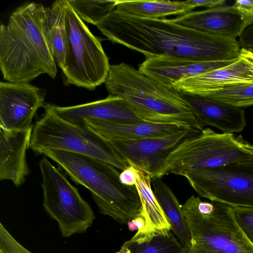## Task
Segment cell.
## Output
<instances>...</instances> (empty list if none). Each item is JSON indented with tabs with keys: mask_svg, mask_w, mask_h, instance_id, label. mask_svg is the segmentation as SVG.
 <instances>
[{
	"mask_svg": "<svg viewBox=\"0 0 253 253\" xmlns=\"http://www.w3.org/2000/svg\"><path fill=\"white\" fill-rule=\"evenodd\" d=\"M135 168L138 172L135 186L141 207L138 214L127 224L128 229L142 233L170 231L171 225L151 189L150 175Z\"/></svg>",
	"mask_w": 253,
	"mask_h": 253,
	"instance_id": "20",
	"label": "cell"
},
{
	"mask_svg": "<svg viewBox=\"0 0 253 253\" xmlns=\"http://www.w3.org/2000/svg\"><path fill=\"white\" fill-rule=\"evenodd\" d=\"M237 59L202 61L174 56H156L146 58L139 66L138 70L160 83L173 86L179 81L222 68Z\"/></svg>",
	"mask_w": 253,
	"mask_h": 253,
	"instance_id": "15",
	"label": "cell"
},
{
	"mask_svg": "<svg viewBox=\"0 0 253 253\" xmlns=\"http://www.w3.org/2000/svg\"><path fill=\"white\" fill-rule=\"evenodd\" d=\"M42 154L56 163L73 181L90 191L101 214L126 224L139 213L141 203L135 185L123 184L121 172L113 165L61 150H46Z\"/></svg>",
	"mask_w": 253,
	"mask_h": 253,
	"instance_id": "4",
	"label": "cell"
},
{
	"mask_svg": "<svg viewBox=\"0 0 253 253\" xmlns=\"http://www.w3.org/2000/svg\"><path fill=\"white\" fill-rule=\"evenodd\" d=\"M42 176L43 207L58 223L64 237L84 233L95 218L89 204L68 181L60 169L45 157L39 163Z\"/></svg>",
	"mask_w": 253,
	"mask_h": 253,
	"instance_id": "9",
	"label": "cell"
},
{
	"mask_svg": "<svg viewBox=\"0 0 253 253\" xmlns=\"http://www.w3.org/2000/svg\"><path fill=\"white\" fill-rule=\"evenodd\" d=\"M253 82V51L241 48L239 56L222 68L179 81L178 91L203 96L232 85Z\"/></svg>",
	"mask_w": 253,
	"mask_h": 253,
	"instance_id": "13",
	"label": "cell"
},
{
	"mask_svg": "<svg viewBox=\"0 0 253 253\" xmlns=\"http://www.w3.org/2000/svg\"><path fill=\"white\" fill-rule=\"evenodd\" d=\"M190 2L196 7L202 6L212 8L225 4L226 1L224 0H189Z\"/></svg>",
	"mask_w": 253,
	"mask_h": 253,
	"instance_id": "32",
	"label": "cell"
},
{
	"mask_svg": "<svg viewBox=\"0 0 253 253\" xmlns=\"http://www.w3.org/2000/svg\"><path fill=\"white\" fill-rule=\"evenodd\" d=\"M200 196L231 207L253 208V159L212 169L184 172Z\"/></svg>",
	"mask_w": 253,
	"mask_h": 253,
	"instance_id": "10",
	"label": "cell"
},
{
	"mask_svg": "<svg viewBox=\"0 0 253 253\" xmlns=\"http://www.w3.org/2000/svg\"><path fill=\"white\" fill-rule=\"evenodd\" d=\"M44 91L28 83L0 82V126L12 130L33 127L38 110L44 107Z\"/></svg>",
	"mask_w": 253,
	"mask_h": 253,
	"instance_id": "12",
	"label": "cell"
},
{
	"mask_svg": "<svg viewBox=\"0 0 253 253\" xmlns=\"http://www.w3.org/2000/svg\"><path fill=\"white\" fill-rule=\"evenodd\" d=\"M250 50H252V51H253V49H250Z\"/></svg>",
	"mask_w": 253,
	"mask_h": 253,
	"instance_id": "33",
	"label": "cell"
},
{
	"mask_svg": "<svg viewBox=\"0 0 253 253\" xmlns=\"http://www.w3.org/2000/svg\"><path fill=\"white\" fill-rule=\"evenodd\" d=\"M82 123H84L91 129L108 140L163 137L189 129H194L181 124H163L146 121L123 122L85 119L76 125Z\"/></svg>",
	"mask_w": 253,
	"mask_h": 253,
	"instance_id": "18",
	"label": "cell"
},
{
	"mask_svg": "<svg viewBox=\"0 0 253 253\" xmlns=\"http://www.w3.org/2000/svg\"><path fill=\"white\" fill-rule=\"evenodd\" d=\"M151 183L154 195L171 225V230L186 252L191 247V236L181 205L161 177L152 178Z\"/></svg>",
	"mask_w": 253,
	"mask_h": 253,
	"instance_id": "22",
	"label": "cell"
},
{
	"mask_svg": "<svg viewBox=\"0 0 253 253\" xmlns=\"http://www.w3.org/2000/svg\"><path fill=\"white\" fill-rule=\"evenodd\" d=\"M138 177V172L135 167L130 165L122 170L119 176L121 183L126 186H135Z\"/></svg>",
	"mask_w": 253,
	"mask_h": 253,
	"instance_id": "29",
	"label": "cell"
},
{
	"mask_svg": "<svg viewBox=\"0 0 253 253\" xmlns=\"http://www.w3.org/2000/svg\"><path fill=\"white\" fill-rule=\"evenodd\" d=\"M48 104L57 116L75 124L85 119L123 122L144 121L120 97L108 95L103 99L68 107Z\"/></svg>",
	"mask_w": 253,
	"mask_h": 253,
	"instance_id": "16",
	"label": "cell"
},
{
	"mask_svg": "<svg viewBox=\"0 0 253 253\" xmlns=\"http://www.w3.org/2000/svg\"><path fill=\"white\" fill-rule=\"evenodd\" d=\"M202 96L242 108L248 107L253 105V82L228 86Z\"/></svg>",
	"mask_w": 253,
	"mask_h": 253,
	"instance_id": "26",
	"label": "cell"
},
{
	"mask_svg": "<svg viewBox=\"0 0 253 253\" xmlns=\"http://www.w3.org/2000/svg\"><path fill=\"white\" fill-rule=\"evenodd\" d=\"M116 10L131 16L162 19L171 15L186 14L196 8L189 1L117 0Z\"/></svg>",
	"mask_w": 253,
	"mask_h": 253,
	"instance_id": "23",
	"label": "cell"
},
{
	"mask_svg": "<svg viewBox=\"0 0 253 253\" xmlns=\"http://www.w3.org/2000/svg\"><path fill=\"white\" fill-rule=\"evenodd\" d=\"M179 92L194 115L204 125L216 127L225 133L241 132L246 126L243 108L202 96Z\"/></svg>",
	"mask_w": 253,
	"mask_h": 253,
	"instance_id": "19",
	"label": "cell"
},
{
	"mask_svg": "<svg viewBox=\"0 0 253 253\" xmlns=\"http://www.w3.org/2000/svg\"><path fill=\"white\" fill-rule=\"evenodd\" d=\"M231 208L237 224L248 239L253 245V208Z\"/></svg>",
	"mask_w": 253,
	"mask_h": 253,
	"instance_id": "27",
	"label": "cell"
},
{
	"mask_svg": "<svg viewBox=\"0 0 253 253\" xmlns=\"http://www.w3.org/2000/svg\"><path fill=\"white\" fill-rule=\"evenodd\" d=\"M43 8L40 3H23L0 25V68L7 82L29 83L42 74L56 76V63L43 30Z\"/></svg>",
	"mask_w": 253,
	"mask_h": 253,
	"instance_id": "2",
	"label": "cell"
},
{
	"mask_svg": "<svg viewBox=\"0 0 253 253\" xmlns=\"http://www.w3.org/2000/svg\"><path fill=\"white\" fill-rule=\"evenodd\" d=\"M42 117L33 126L29 148L37 154L57 150L83 155L124 170L130 165L110 142L84 123L76 125L57 116L48 104Z\"/></svg>",
	"mask_w": 253,
	"mask_h": 253,
	"instance_id": "6",
	"label": "cell"
},
{
	"mask_svg": "<svg viewBox=\"0 0 253 253\" xmlns=\"http://www.w3.org/2000/svg\"><path fill=\"white\" fill-rule=\"evenodd\" d=\"M42 27L56 64L63 71L67 44V32L63 0L54 1L50 7H44Z\"/></svg>",
	"mask_w": 253,
	"mask_h": 253,
	"instance_id": "21",
	"label": "cell"
},
{
	"mask_svg": "<svg viewBox=\"0 0 253 253\" xmlns=\"http://www.w3.org/2000/svg\"><path fill=\"white\" fill-rule=\"evenodd\" d=\"M239 12L253 22V0H238L232 5Z\"/></svg>",
	"mask_w": 253,
	"mask_h": 253,
	"instance_id": "30",
	"label": "cell"
},
{
	"mask_svg": "<svg viewBox=\"0 0 253 253\" xmlns=\"http://www.w3.org/2000/svg\"><path fill=\"white\" fill-rule=\"evenodd\" d=\"M33 127L8 129L0 126V180H9L19 187L30 173L26 161Z\"/></svg>",
	"mask_w": 253,
	"mask_h": 253,
	"instance_id": "17",
	"label": "cell"
},
{
	"mask_svg": "<svg viewBox=\"0 0 253 253\" xmlns=\"http://www.w3.org/2000/svg\"><path fill=\"white\" fill-rule=\"evenodd\" d=\"M253 159V144L241 135L218 133L210 128L190 137L169 155L157 177L181 175L195 169L216 168Z\"/></svg>",
	"mask_w": 253,
	"mask_h": 253,
	"instance_id": "7",
	"label": "cell"
},
{
	"mask_svg": "<svg viewBox=\"0 0 253 253\" xmlns=\"http://www.w3.org/2000/svg\"><path fill=\"white\" fill-rule=\"evenodd\" d=\"M170 20L206 34L233 39L240 37L253 22L232 5L226 4L191 11Z\"/></svg>",
	"mask_w": 253,
	"mask_h": 253,
	"instance_id": "14",
	"label": "cell"
},
{
	"mask_svg": "<svg viewBox=\"0 0 253 253\" xmlns=\"http://www.w3.org/2000/svg\"><path fill=\"white\" fill-rule=\"evenodd\" d=\"M191 236L185 253H253L231 206L191 196L181 205Z\"/></svg>",
	"mask_w": 253,
	"mask_h": 253,
	"instance_id": "5",
	"label": "cell"
},
{
	"mask_svg": "<svg viewBox=\"0 0 253 253\" xmlns=\"http://www.w3.org/2000/svg\"><path fill=\"white\" fill-rule=\"evenodd\" d=\"M201 131L189 129L166 137L109 141L124 160L153 178L157 177L167 158L175 147Z\"/></svg>",
	"mask_w": 253,
	"mask_h": 253,
	"instance_id": "11",
	"label": "cell"
},
{
	"mask_svg": "<svg viewBox=\"0 0 253 253\" xmlns=\"http://www.w3.org/2000/svg\"><path fill=\"white\" fill-rule=\"evenodd\" d=\"M104 84L109 95L123 98L144 121L204 129L179 91L127 64L110 65Z\"/></svg>",
	"mask_w": 253,
	"mask_h": 253,
	"instance_id": "3",
	"label": "cell"
},
{
	"mask_svg": "<svg viewBox=\"0 0 253 253\" xmlns=\"http://www.w3.org/2000/svg\"><path fill=\"white\" fill-rule=\"evenodd\" d=\"M115 253H185L170 231L150 233L137 232Z\"/></svg>",
	"mask_w": 253,
	"mask_h": 253,
	"instance_id": "24",
	"label": "cell"
},
{
	"mask_svg": "<svg viewBox=\"0 0 253 253\" xmlns=\"http://www.w3.org/2000/svg\"><path fill=\"white\" fill-rule=\"evenodd\" d=\"M238 43L240 48L253 49V22L247 27L239 37Z\"/></svg>",
	"mask_w": 253,
	"mask_h": 253,
	"instance_id": "31",
	"label": "cell"
},
{
	"mask_svg": "<svg viewBox=\"0 0 253 253\" xmlns=\"http://www.w3.org/2000/svg\"><path fill=\"white\" fill-rule=\"evenodd\" d=\"M78 16L83 21L96 25L116 7L117 0H67Z\"/></svg>",
	"mask_w": 253,
	"mask_h": 253,
	"instance_id": "25",
	"label": "cell"
},
{
	"mask_svg": "<svg viewBox=\"0 0 253 253\" xmlns=\"http://www.w3.org/2000/svg\"><path fill=\"white\" fill-rule=\"evenodd\" d=\"M67 32L65 68L67 84L94 90L104 83L110 70L109 58L101 40L78 16L67 0H63Z\"/></svg>",
	"mask_w": 253,
	"mask_h": 253,
	"instance_id": "8",
	"label": "cell"
},
{
	"mask_svg": "<svg viewBox=\"0 0 253 253\" xmlns=\"http://www.w3.org/2000/svg\"><path fill=\"white\" fill-rule=\"evenodd\" d=\"M113 43L142 53L146 58L169 56L202 61L237 59L236 39L206 34L170 19H148L113 10L96 25Z\"/></svg>",
	"mask_w": 253,
	"mask_h": 253,
	"instance_id": "1",
	"label": "cell"
},
{
	"mask_svg": "<svg viewBox=\"0 0 253 253\" xmlns=\"http://www.w3.org/2000/svg\"><path fill=\"white\" fill-rule=\"evenodd\" d=\"M0 253H33L19 243L4 226H0Z\"/></svg>",
	"mask_w": 253,
	"mask_h": 253,
	"instance_id": "28",
	"label": "cell"
}]
</instances>
